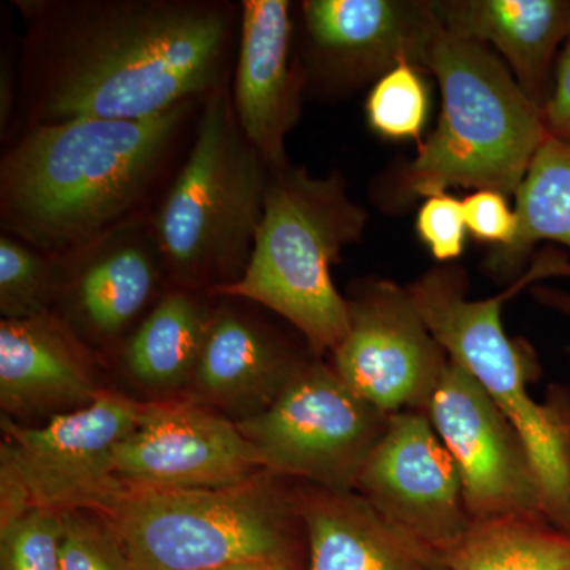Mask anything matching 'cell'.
Wrapping results in <instances>:
<instances>
[{"label":"cell","mask_w":570,"mask_h":570,"mask_svg":"<svg viewBox=\"0 0 570 570\" xmlns=\"http://www.w3.org/2000/svg\"><path fill=\"white\" fill-rule=\"evenodd\" d=\"M305 566L295 564H269L264 570H303Z\"/></svg>","instance_id":"d6a6232c"},{"label":"cell","mask_w":570,"mask_h":570,"mask_svg":"<svg viewBox=\"0 0 570 570\" xmlns=\"http://www.w3.org/2000/svg\"><path fill=\"white\" fill-rule=\"evenodd\" d=\"M194 104L140 121L32 124L0 165L3 234L66 258L132 219Z\"/></svg>","instance_id":"7a4b0ae2"},{"label":"cell","mask_w":570,"mask_h":570,"mask_svg":"<svg viewBox=\"0 0 570 570\" xmlns=\"http://www.w3.org/2000/svg\"><path fill=\"white\" fill-rule=\"evenodd\" d=\"M212 314L195 291L175 288L165 294L124 347L130 376L157 390L190 384Z\"/></svg>","instance_id":"44dd1931"},{"label":"cell","mask_w":570,"mask_h":570,"mask_svg":"<svg viewBox=\"0 0 570 570\" xmlns=\"http://www.w3.org/2000/svg\"><path fill=\"white\" fill-rule=\"evenodd\" d=\"M542 111L550 137L570 142V37L558 56L553 86Z\"/></svg>","instance_id":"f546056e"},{"label":"cell","mask_w":570,"mask_h":570,"mask_svg":"<svg viewBox=\"0 0 570 570\" xmlns=\"http://www.w3.org/2000/svg\"><path fill=\"white\" fill-rule=\"evenodd\" d=\"M367 219L341 171L314 176L288 165L269 176L245 273L209 294L257 303L294 326L311 355L332 354L348 330L347 299L333 283L332 266L363 238Z\"/></svg>","instance_id":"5b68a950"},{"label":"cell","mask_w":570,"mask_h":570,"mask_svg":"<svg viewBox=\"0 0 570 570\" xmlns=\"http://www.w3.org/2000/svg\"><path fill=\"white\" fill-rule=\"evenodd\" d=\"M355 491L390 523L445 560L472 524L459 468L422 411L390 415Z\"/></svg>","instance_id":"4fadbf2b"},{"label":"cell","mask_w":570,"mask_h":570,"mask_svg":"<svg viewBox=\"0 0 570 570\" xmlns=\"http://www.w3.org/2000/svg\"><path fill=\"white\" fill-rule=\"evenodd\" d=\"M558 250L535 254L508 288L489 298H471L466 269L441 264L406 285L412 302L449 358L459 363L489 393L519 431L534 464L543 512L570 532V389L550 385L539 403L530 384L539 377V360L527 341L508 335L502 309L532 285L568 276Z\"/></svg>","instance_id":"277c9868"},{"label":"cell","mask_w":570,"mask_h":570,"mask_svg":"<svg viewBox=\"0 0 570 570\" xmlns=\"http://www.w3.org/2000/svg\"><path fill=\"white\" fill-rule=\"evenodd\" d=\"M261 471L219 489L124 485L104 510L135 570L305 566L307 540L295 491Z\"/></svg>","instance_id":"8992f818"},{"label":"cell","mask_w":570,"mask_h":570,"mask_svg":"<svg viewBox=\"0 0 570 570\" xmlns=\"http://www.w3.org/2000/svg\"><path fill=\"white\" fill-rule=\"evenodd\" d=\"M532 298L539 303L540 306L553 311V313L561 314L562 317L570 321V292L562 291V288L550 287L543 283L532 285L530 288Z\"/></svg>","instance_id":"4dcf8cb0"},{"label":"cell","mask_w":570,"mask_h":570,"mask_svg":"<svg viewBox=\"0 0 570 570\" xmlns=\"http://www.w3.org/2000/svg\"><path fill=\"white\" fill-rule=\"evenodd\" d=\"M97 387L88 351L55 313L0 322V406L21 419L56 417L91 404Z\"/></svg>","instance_id":"e0dca14e"},{"label":"cell","mask_w":570,"mask_h":570,"mask_svg":"<svg viewBox=\"0 0 570 570\" xmlns=\"http://www.w3.org/2000/svg\"><path fill=\"white\" fill-rule=\"evenodd\" d=\"M62 515L32 509L0 528V570H62Z\"/></svg>","instance_id":"484cf974"},{"label":"cell","mask_w":570,"mask_h":570,"mask_svg":"<svg viewBox=\"0 0 570 570\" xmlns=\"http://www.w3.org/2000/svg\"><path fill=\"white\" fill-rule=\"evenodd\" d=\"M425 414L459 468L471 521L546 513L538 474L519 431L453 360Z\"/></svg>","instance_id":"7c38bea8"},{"label":"cell","mask_w":570,"mask_h":570,"mask_svg":"<svg viewBox=\"0 0 570 570\" xmlns=\"http://www.w3.org/2000/svg\"><path fill=\"white\" fill-rule=\"evenodd\" d=\"M348 330L332 366L352 392L384 414L425 412L450 358L406 285L363 277L348 287Z\"/></svg>","instance_id":"30bf717a"},{"label":"cell","mask_w":570,"mask_h":570,"mask_svg":"<svg viewBox=\"0 0 570 570\" xmlns=\"http://www.w3.org/2000/svg\"><path fill=\"white\" fill-rule=\"evenodd\" d=\"M62 318L75 335L111 341L145 309L165 269L151 223L129 219L85 249L59 258ZM58 302V303H59Z\"/></svg>","instance_id":"2e32d148"},{"label":"cell","mask_w":570,"mask_h":570,"mask_svg":"<svg viewBox=\"0 0 570 570\" xmlns=\"http://www.w3.org/2000/svg\"><path fill=\"white\" fill-rule=\"evenodd\" d=\"M142 403L102 390L88 406L26 426L2 414L0 479L14 487L29 509L102 513L124 483L112 453L137 423Z\"/></svg>","instance_id":"9c48e42d"},{"label":"cell","mask_w":570,"mask_h":570,"mask_svg":"<svg viewBox=\"0 0 570 570\" xmlns=\"http://www.w3.org/2000/svg\"><path fill=\"white\" fill-rule=\"evenodd\" d=\"M302 66L307 89L344 96L401 63L426 71L444 28L433 0H305Z\"/></svg>","instance_id":"8fae6325"},{"label":"cell","mask_w":570,"mask_h":570,"mask_svg":"<svg viewBox=\"0 0 570 570\" xmlns=\"http://www.w3.org/2000/svg\"><path fill=\"white\" fill-rule=\"evenodd\" d=\"M62 570H135L107 519L89 510L62 512Z\"/></svg>","instance_id":"4316f807"},{"label":"cell","mask_w":570,"mask_h":570,"mask_svg":"<svg viewBox=\"0 0 570 570\" xmlns=\"http://www.w3.org/2000/svg\"><path fill=\"white\" fill-rule=\"evenodd\" d=\"M415 232L439 264H455L466 246L463 200L455 195H431L420 205Z\"/></svg>","instance_id":"83f0119b"},{"label":"cell","mask_w":570,"mask_h":570,"mask_svg":"<svg viewBox=\"0 0 570 570\" xmlns=\"http://www.w3.org/2000/svg\"><path fill=\"white\" fill-rule=\"evenodd\" d=\"M111 469L124 485L174 490L236 485L264 471L235 420L194 397L142 403Z\"/></svg>","instance_id":"5bb4252c"},{"label":"cell","mask_w":570,"mask_h":570,"mask_svg":"<svg viewBox=\"0 0 570 570\" xmlns=\"http://www.w3.org/2000/svg\"><path fill=\"white\" fill-rule=\"evenodd\" d=\"M449 570H570V532L542 512L472 521Z\"/></svg>","instance_id":"603a6c76"},{"label":"cell","mask_w":570,"mask_h":570,"mask_svg":"<svg viewBox=\"0 0 570 570\" xmlns=\"http://www.w3.org/2000/svg\"><path fill=\"white\" fill-rule=\"evenodd\" d=\"M468 234L494 249L512 245L519 232V216L510 208L508 197L497 190H474L463 198Z\"/></svg>","instance_id":"f1b7e54d"},{"label":"cell","mask_w":570,"mask_h":570,"mask_svg":"<svg viewBox=\"0 0 570 570\" xmlns=\"http://www.w3.org/2000/svg\"><path fill=\"white\" fill-rule=\"evenodd\" d=\"M422 69L401 63L371 86L367 126L385 140H420L430 112V88Z\"/></svg>","instance_id":"d4e9b609"},{"label":"cell","mask_w":570,"mask_h":570,"mask_svg":"<svg viewBox=\"0 0 570 570\" xmlns=\"http://www.w3.org/2000/svg\"><path fill=\"white\" fill-rule=\"evenodd\" d=\"M306 362L283 337L224 303L213 309L190 381L194 400L242 422L272 406Z\"/></svg>","instance_id":"ac0fdd59"},{"label":"cell","mask_w":570,"mask_h":570,"mask_svg":"<svg viewBox=\"0 0 570 570\" xmlns=\"http://www.w3.org/2000/svg\"><path fill=\"white\" fill-rule=\"evenodd\" d=\"M426 71L441 88L436 129L414 159L379 176L371 198L385 213H406L417 200L452 187L515 195L549 138L538 107L497 52L442 32Z\"/></svg>","instance_id":"3957f363"},{"label":"cell","mask_w":570,"mask_h":570,"mask_svg":"<svg viewBox=\"0 0 570 570\" xmlns=\"http://www.w3.org/2000/svg\"><path fill=\"white\" fill-rule=\"evenodd\" d=\"M269 176L239 129L225 80L202 99L193 148L151 220L165 272L179 288L209 294L242 277Z\"/></svg>","instance_id":"52a82bcc"},{"label":"cell","mask_w":570,"mask_h":570,"mask_svg":"<svg viewBox=\"0 0 570 570\" xmlns=\"http://www.w3.org/2000/svg\"><path fill=\"white\" fill-rule=\"evenodd\" d=\"M433 7L445 32L497 52L543 110L570 37V0H433Z\"/></svg>","instance_id":"ffe728a7"},{"label":"cell","mask_w":570,"mask_h":570,"mask_svg":"<svg viewBox=\"0 0 570 570\" xmlns=\"http://www.w3.org/2000/svg\"><path fill=\"white\" fill-rule=\"evenodd\" d=\"M269 564H236L225 566V568L213 569V570H264Z\"/></svg>","instance_id":"1f68e13d"},{"label":"cell","mask_w":570,"mask_h":570,"mask_svg":"<svg viewBox=\"0 0 570 570\" xmlns=\"http://www.w3.org/2000/svg\"><path fill=\"white\" fill-rule=\"evenodd\" d=\"M63 283L62 262L9 234L0 236V313L29 318L55 313Z\"/></svg>","instance_id":"cb8c5ba5"},{"label":"cell","mask_w":570,"mask_h":570,"mask_svg":"<svg viewBox=\"0 0 570 570\" xmlns=\"http://www.w3.org/2000/svg\"><path fill=\"white\" fill-rule=\"evenodd\" d=\"M39 59L32 124L140 121L227 80L234 9L197 0L28 3Z\"/></svg>","instance_id":"6da1fadb"},{"label":"cell","mask_w":570,"mask_h":570,"mask_svg":"<svg viewBox=\"0 0 570 570\" xmlns=\"http://www.w3.org/2000/svg\"><path fill=\"white\" fill-rule=\"evenodd\" d=\"M292 47L291 2L242 3L232 105L239 129L272 174L292 165L287 137L299 121L306 91L305 75Z\"/></svg>","instance_id":"9a60e30c"},{"label":"cell","mask_w":570,"mask_h":570,"mask_svg":"<svg viewBox=\"0 0 570 570\" xmlns=\"http://www.w3.org/2000/svg\"><path fill=\"white\" fill-rule=\"evenodd\" d=\"M519 232L512 245L491 250L487 272L499 281L519 279L538 243L570 249V142L550 137L540 146L515 194Z\"/></svg>","instance_id":"7402d4cb"},{"label":"cell","mask_w":570,"mask_h":570,"mask_svg":"<svg viewBox=\"0 0 570 570\" xmlns=\"http://www.w3.org/2000/svg\"><path fill=\"white\" fill-rule=\"evenodd\" d=\"M294 491L307 570H449L442 554L390 523L356 491L311 483Z\"/></svg>","instance_id":"d6986e66"},{"label":"cell","mask_w":570,"mask_h":570,"mask_svg":"<svg viewBox=\"0 0 570 570\" xmlns=\"http://www.w3.org/2000/svg\"><path fill=\"white\" fill-rule=\"evenodd\" d=\"M322 358L307 360L272 406L236 422L264 471L337 491H355L389 426Z\"/></svg>","instance_id":"ba28073f"}]
</instances>
